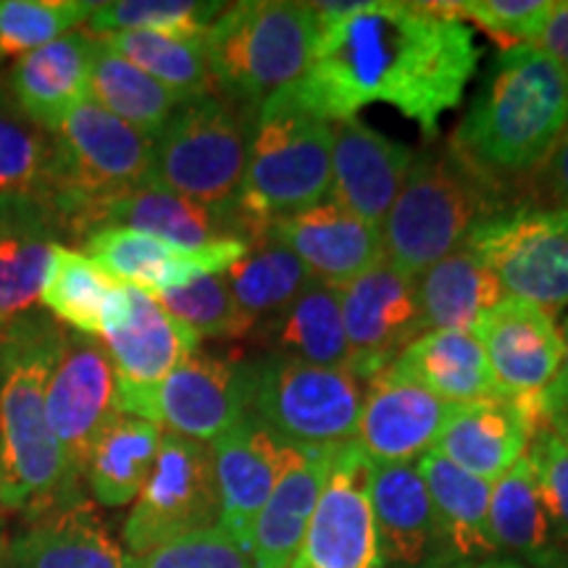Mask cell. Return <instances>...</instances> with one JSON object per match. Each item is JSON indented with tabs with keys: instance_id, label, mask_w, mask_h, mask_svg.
<instances>
[{
	"instance_id": "obj_1",
	"label": "cell",
	"mask_w": 568,
	"mask_h": 568,
	"mask_svg": "<svg viewBox=\"0 0 568 568\" xmlns=\"http://www.w3.org/2000/svg\"><path fill=\"white\" fill-rule=\"evenodd\" d=\"M481 51L474 32L432 3H364L318 27L308 69L268 101L335 124L389 105L435 140L439 119L464 101Z\"/></svg>"
},
{
	"instance_id": "obj_2",
	"label": "cell",
	"mask_w": 568,
	"mask_h": 568,
	"mask_svg": "<svg viewBox=\"0 0 568 568\" xmlns=\"http://www.w3.org/2000/svg\"><path fill=\"white\" fill-rule=\"evenodd\" d=\"M67 329L30 311L0 332V508L27 518L80 503L71 471L45 416V389Z\"/></svg>"
},
{
	"instance_id": "obj_3",
	"label": "cell",
	"mask_w": 568,
	"mask_h": 568,
	"mask_svg": "<svg viewBox=\"0 0 568 568\" xmlns=\"http://www.w3.org/2000/svg\"><path fill=\"white\" fill-rule=\"evenodd\" d=\"M568 126V71L537 45H514L489 63L450 145L503 184L535 172Z\"/></svg>"
},
{
	"instance_id": "obj_4",
	"label": "cell",
	"mask_w": 568,
	"mask_h": 568,
	"mask_svg": "<svg viewBox=\"0 0 568 568\" xmlns=\"http://www.w3.org/2000/svg\"><path fill=\"white\" fill-rule=\"evenodd\" d=\"M506 209H514L506 184L474 169L450 142L414 153L400 195L382 224L387 264L416 280Z\"/></svg>"
},
{
	"instance_id": "obj_5",
	"label": "cell",
	"mask_w": 568,
	"mask_h": 568,
	"mask_svg": "<svg viewBox=\"0 0 568 568\" xmlns=\"http://www.w3.org/2000/svg\"><path fill=\"white\" fill-rule=\"evenodd\" d=\"M316 40L314 3L245 0L224 6L205 32L216 92L258 113L268 98L301 80Z\"/></svg>"
},
{
	"instance_id": "obj_6",
	"label": "cell",
	"mask_w": 568,
	"mask_h": 568,
	"mask_svg": "<svg viewBox=\"0 0 568 568\" xmlns=\"http://www.w3.org/2000/svg\"><path fill=\"white\" fill-rule=\"evenodd\" d=\"M155 140L84 101L53 132V211L88 240L105 205L153 180Z\"/></svg>"
},
{
	"instance_id": "obj_7",
	"label": "cell",
	"mask_w": 568,
	"mask_h": 568,
	"mask_svg": "<svg viewBox=\"0 0 568 568\" xmlns=\"http://www.w3.org/2000/svg\"><path fill=\"white\" fill-rule=\"evenodd\" d=\"M332 193V124L290 105L266 101L255 113L237 211L247 237L274 219L305 211Z\"/></svg>"
},
{
	"instance_id": "obj_8",
	"label": "cell",
	"mask_w": 568,
	"mask_h": 568,
	"mask_svg": "<svg viewBox=\"0 0 568 568\" xmlns=\"http://www.w3.org/2000/svg\"><path fill=\"white\" fill-rule=\"evenodd\" d=\"M253 124L255 111L226 101L219 92L180 105L155 140L153 182L205 209L240 216L237 197Z\"/></svg>"
},
{
	"instance_id": "obj_9",
	"label": "cell",
	"mask_w": 568,
	"mask_h": 568,
	"mask_svg": "<svg viewBox=\"0 0 568 568\" xmlns=\"http://www.w3.org/2000/svg\"><path fill=\"white\" fill-rule=\"evenodd\" d=\"M253 393L255 361L197 351L153 385H116L113 408L209 445L251 414Z\"/></svg>"
},
{
	"instance_id": "obj_10",
	"label": "cell",
	"mask_w": 568,
	"mask_h": 568,
	"mask_svg": "<svg viewBox=\"0 0 568 568\" xmlns=\"http://www.w3.org/2000/svg\"><path fill=\"white\" fill-rule=\"evenodd\" d=\"M366 385L351 368L311 366L266 353L255 361L251 414L297 447H335L355 439Z\"/></svg>"
},
{
	"instance_id": "obj_11",
	"label": "cell",
	"mask_w": 568,
	"mask_h": 568,
	"mask_svg": "<svg viewBox=\"0 0 568 568\" xmlns=\"http://www.w3.org/2000/svg\"><path fill=\"white\" fill-rule=\"evenodd\" d=\"M503 295L556 314L568 305V213L514 205L468 234Z\"/></svg>"
},
{
	"instance_id": "obj_12",
	"label": "cell",
	"mask_w": 568,
	"mask_h": 568,
	"mask_svg": "<svg viewBox=\"0 0 568 568\" xmlns=\"http://www.w3.org/2000/svg\"><path fill=\"white\" fill-rule=\"evenodd\" d=\"M471 335L487 355L497 393L518 408L529 435L552 424L545 397L564 368V335L552 314L506 295L477 318Z\"/></svg>"
},
{
	"instance_id": "obj_13",
	"label": "cell",
	"mask_w": 568,
	"mask_h": 568,
	"mask_svg": "<svg viewBox=\"0 0 568 568\" xmlns=\"http://www.w3.org/2000/svg\"><path fill=\"white\" fill-rule=\"evenodd\" d=\"M219 524V487L213 453L205 443L163 432L153 474L124 524L132 558Z\"/></svg>"
},
{
	"instance_id": "obj_14",
	"label": "cell",
	"mask_w": 568,
	"mask_h": 568,
	"mask_svg": "<svg viewBox=\"0 0 568 568\" xmlns=\"http://www.w3.org/2000/svg\"><path fill=\"white\" fill-rule=\"evenodd\" d=\"M368 485L372 464L361 447L353 439L337 445L293 568H387L376 537Z\"/></svg>"
},
{
	"instance_id": "obj_15",
	"label": "cell",
	"mask_w": 568,
	"mask_h": 568,
	"mask_svg": "<svg viewBox=\"0 0 568 568\" xmlns=\"http://www.w3.org/2000/svg\"><path fill=\"white\" fill-rule=\"evenodd\" d=\"M337 293L351 345L347 368L366 385L424 335L416 284L385 258Z\"/></svg>"
},
{
	"instance_id": "obj_16",
	"label": "cell",
	"mask_w": 568,
	"mask_h": 568,
	"mask_svg": "<svg viewBox=\"0 0 568 568\" xmlns=\"http://www.w3.org/2000/svg\"><path fill=\"white\" fill-rule=\"evenodd\" d=\"M113 393L116 374L105 345L98 337L67 332L45 389V416L71 471L80 479L92 445L116 414Z\"/></svg>"
},
{
	"instance_id": "obj_17",
	"label": "cell",
	"mask_w": 568,
	"mask_h": 568,
	"mask_svg": "<svg viewBox=\"0 0 568 568\" xmlns=\"http://www.w3.org/2000/svg\"><path fill=\"white\" fill-rule=\"evenodd\" d=\"M247 240L232 237L201 251H187L126 226H103L84 240V251L105 274L153 297L184 287L197 276L226 272L247 253Z\"/></svg>"
},
{
	"instance_id": "obj_18",
	"label": "cell",
	"mask_w": 568,
	"mask_h": 568,
	"mask_svg": "<svg viewBox=\"0 0 568 568\" xmlns=\"http://www.w3.org/2000/svg\"><path fill=\"white\" fill-rule=\"evenodd\" d=\"M211 453L219 487V527L251 552L255 518L274 493L290 443L247 414L213 439Z\"/></svg>"
},
{
	"instance_id": "obj_19",
	"label": "cell",
	"mask_w": 568,
	"mask_h": 568,
	"mask_svg": "<svg viewBox=\"0 0 568 568\" xmlns=\"http://www.w3.org/2000/svg\"><path fill=\"white\" fill-rule=\"evenodd\" d=\"M447 410L439 397L385 368L366 382L353 443L372 466L416 464L435 447Z\"/></svg>"
},
{
	"instance_id": "obj_20",
	"label": "cell",
	"mask_w": 568,
	"mask_h": 568,
	"mask_svg": "<svg viewBox=\"0 0 568 568\" xmlns=\"http://www.w3.org/2000/svg\"><path fill=\"white\" fill-rule=\"evenodd\" d=\"M266 234L301 258L311 280L337 290L385 261L382 230L332 197L305 211L274 219L266 226Z\"/></svg>"
},
{
	"instance_id": "obj_21",
	"label": "cell",
	"mask_w": 568,
	"mask_h": 568,
	"mask_svg": "<svg viewBox=\"0 0 568 568\" xmlns=\"http://www.w3.org/2000/svg\"><path fill=\"white\" fill-rule=\"evenodd\" d=\"M414 151L361 119L332 124V201L382 230L400 195Z\"/></svg>"
},
{
	"instance_id": "obj_22",
	"label": "cell",
	"mask_w": 568,
	"mask_h": 568,
	"mask_svg": "<svg viewBox=\"0 0 568 568\" xmlns=\"http://www.w3.org/2000/svg\"><path fill=\"white\" fill-rule=\"evenodd\" d=\"M134 558L111 537L88 500L32 516L6 537L0 568H132Z\"/></svg>"
},
{
	"instance_id": "obj_23",
	"label": "cell",
	"mask_w": 568,
	"mask_h": 568,
	"mask_svg": "<svg viewBox=\"0 0 568 568\" xmlns=\"http://www.w3.org/2000/svg\"><path fill=\"white\" fill-rule=\"evenodd\" d=\"M116 385H153L201 351V337L169 314L153 295L126 284V308L103 332Z\"/></svg>"
},
{
	"instance_id": "obj_24",
	"label": "cell",
	"mask_w": 568,
	"mask_h": 568,
	"mask_svg": "<svg viewBox=\"0 0 568 568\" xmlns=\"http://www.w3.org/2000/svg\"><path fill=\"white\" fill-rule=\"evenodd\" d=\"M335 447L290 445L274 493L255 518L251 537L255 568H293L318 495L329 477Z\"/></svg>"
},
{
	"instance_id": "obj_25",
	"label": "cell",
	"mask_w": 568,
	"mask_h": 568,
	"mask_svg": "<svg viewBox=\"0 0 568 568\" xmlns=\"http://www.w3.org/2000/svg\"><path fill=\"white\" fill-rule=\"evenodd\" d=\"M95 45L90 32H69L13 61L9 98L21 116L51 134L59 130L63 119L88 101Z\"/></svg>"
},
{
	"instance_id": "obj_26",
	"label": "cell",
	"mask_w": 568,
	"mask_h": 568,
	"mask_svg": "<svg viewBox=\"0 0 568 568\" xmlns=\"http://www.w3.org/2000/svg\"><path fill=\"white\" fill-rule=\"evenodd\" d=\"M437 524V560L456 568H466L471 560L485 564L497 552L489 535V495L493 485L471 477L464 468L424 453L416 460Z\"/></svg>"
},
{
	"instance_id": "obj_27",
	"label": "cell",
	"mask_w": 568,
	"mask_h": 568,
	"mask_svg": "<svg viewBox=\"0 0 568 568\" xmlns=\"http://www.w3.org/2000/svg\"><path fill=\"white\" fill-rule=\"evenodd\" d=\"M529 439V426L514 403L487 397L450 406L432 450L493 485L518 458H524Z\"/></svg>"
},
{
	"instance_id": "obj_28",
	"label": "cell",
	"mask_w": 568,
	"mask_h": 568,
	"mask_svg": "<svg viewBox=\"0 0 568 568\" xmlns=\"http://www.w3.org/2000/svg\"><path fill=\"white\" fill-rule=\"evenodd\" d=\"M368 500L387 566L424 568L437 560L435 510L416 464L372 466Z\"/></svg>"
},
{
	"instance_id": "obj_29",
	"label": "cell",
	"mask_w": 568,
	"mask_h": 568,
	"mask_svg": "<svg viewBox=\"0 0 568 568\" xmlns=\"http://www.w3.org/2000/svg\"><path fill=\"white\" fill-rule=\"evenodd\" d=\"M103 226H126V230L159 237L163 243L187 247V251H201V247L224 243L232 237L247 240L245 224L240 216H226V213L205 209V205L190 201V197L174 193V190L153 180L105 205L95 222V232Z\"/></svg>"
},
{
	"instance_id": "obj_30",
	"label": "cell",
	"mask_w": 568,
	"mask_h": 568,
	"mask_svg": "<svg viewBox=\"0 0 568 568\" xmlns=\"http://www.w3.org/2000/svg\"><path fill=\"white\" fill-rule=\"evenodd\" d=\"M63 232L45 205H9L0 216V332L40 301L51 253Z\"/></svg>"
},
{
	"instance_id": "obj_31",
	"label": "cell",
	"mask_w": 568,
	"mask_h": 568,
	"mask_svg": "<svg viewBox=\"0 0 568 568\" xmlns=\"http://www.w3.org/2000/svg\"><path fill=\"white\" fill-rule=\"evenodd\" d=\"M387 368L447 406L500 397L487 355L471 332H424Z\"/></svg>"
},
{
	"instance_id": "obj_32",
	"label": "cell",
	"mask_w": 568,
	"mask_h": 568,
	"mask_svg": "<svg viewBox=\"0 0 568 568\" xmlns=\"http://www.w3.org/2000/svg\"><path fill=\"white\" fill-rule=\"evenodd\" d=\"M489 535L497 552L527 560L537 568H560V537L545 506L535 466L524 453L514 466L493 481L489 495Z\"/></svg>"
},
{
	"instance_id": "obj_33",
	"label": "cell",
	"mask_w": 568,
	"mask_h": 568,
	"mask_svg": "<svg viewBox=\"0 0 568 568\" xmlns=\"http://www.w3.org/2000/svg\"><path fill=\"white\" fill-rule=\"evenodd\" d=\"M40 301L77 335L103 337L124 316L126 284L105 274L88 253L55 245Z\"/></svg>"
},
{
	"instance_id": "obj_34",
	"label": "cell",
	"mask_w": 568,
	"mask_h": 568,
	"mask_svg": "<svg viewBox=\"0 0 568 568\" xmlns=\"http://www.w3.org/2000/svg\"><path fill=\"white\" fill-rule=\"evenodd\" d=\"M424 332H471L477 318L503 301V290L485 258L464 243L416 280Z\"/></svg>"
},
{
	"instance_id": "obj_35",
	"label": "cell",
	"mask_w": 568,
	"mask_h": 568,
	"mask_svg": "<svg viewBox=\"0 0 568 568\" xmlns=\"http://www.w3.org/2000/svg\"><path fill=\"white\" fill-rule=\"evenodd\" d=\"M161 437V426L116 410L92 445L84 466L92 497L105 508H122L138 500L153 474Z\"/></svg>"
},
{
	"instance_id": "obj_36",
	"label": "cell",
	"mask_w": 568,
	"mask_h": 568,
	"mask_svg": "<svg viewBox=\"0 0 568 568\" xmlns=\"http://www.w3.org/2000/svg\"><path fill=\"white\" fill-rule=\"evenodd\" d=\"M268 353L287 355L311 366L347 368V345L343 308L337 287L311 280L308 287L290 303V308L261 329Z\"/></svg>"
},
{
	"instance_id": "obj_37",
	"label": "cell",
	"mask_w": 568,
	"mask_h": 568,
	"mask_svg": "<svg viewBox=\"0 0 568 568\" xmlns=\"http://www.w3.org/2000/svg\"><path fill=\"white\" fill-rule=\"evenodd\" d=\"M234 301L253 324V335L290 308V303L311 284L308 268L272 234H258L247 253L224 272Z\"/></svg>"
},
{
	"instance_id": "obj_38",
	"label": "cell",
	"mask_w": 568,
	"mask_h": 568,
	"mask_svg": "<svg viewBox=\"0 0 568 568\" xmlns=\"http://www.w3.org/2000/svg\"><path fill=\"white\" fill-rule=\"evenodd\" d=\"M88 101L151 140L161 138L169 119L180 109L172 92L163 90L153 77L111 51L103 40H98L95 55H92Z\"/></svg>"
},
{
	"instance_id": "obj_39",
	"label": "cell",
	"mask_w": 568,
	"mask_h": 568,
	"mask_svg": "<svg viewBox=\"0 0 568 568\" xmlns=\"http://www.w3.org/2000/svg\"><path fill=\"white\" fill-rule=\"evenodd\" d=\"M51 201L53 134L21 116L0 90V209L45 205L53 211Z\"/></svg>"
},
{
	"instance_id": "obj_40",
	"label": "cell",
	"mask_w": 568,
	"mask_h": 568,
	"mask_svg": "<svg viewBox=\"0 0 568 568\" xmlns=\"http://www.w3.org/2000/svg\"><path fill=\"white\" fill-rule=\"evenodd\" d=\"M111 51L134 63L148 77H153L163 90L172 92L174 101L184 105L216 95L205 38H174L153 32H119L105 34Z\"/></svg>"
},
{
	"instance_id": "obj_41",
	"label": "cell",
	"mask_w": 568,
	"mask_h": 568,
	"mask_svg": "<svg viewBox=\"0 0 568 568\" xmlns=\"http://www.w3.org/2000/svg\"><path fill=\"white\" fill-rule=\"evenodd\" d=\"M222 11L224 3H197V0H116V3H98L88 21V32L92 38L119 32L205 38Z\"/></svg>"
},
{
	"instance_id": "obj_42",
	"label": "cell",
	"mask_w": 568,
	"mask_h": 568,
	"mask_svg": "<svg viewBox=\"0 0 568 568\" xmlns=\"http://www.w3.org/2000/svg\"><path fill=\"white\" fill-rule=\"evenodd\" d=\"M90 0H0V59H21L90 21Z\"/></svg>"
},
{
	"instance_id": "obj_43",
	"label": "cell",
	"mask_w": 568,
	"mask_h": 568,
	"mask_svg": "<svg viewBox=\"0 0 568 568\" xmlns=\"http://www.w3.org/2000/svg\"><path fill=\"white\" fill-rule=\"evenodd\" d=\"M155 301L169 314L187 324L201 339H245L253 337L255 332L234 301L224 272L197 276L184 287L155 295Z\"/></svg>"
},
{
	"instance_id": "obj_44",
	"label": "cell",
	"mask_w": 568,
	"mask_h": 568,
	"mask_svg": "<svg viewBox=\"0 0 568 568\" xmlns=\"http://www.w3.org/2000/svg\"><path fill=\"white\" fill-rule=\"evenodd\" d=\"M439 13L456 19H471L487 34L500 42V51L514 45H535L545 21L550 0H458V3H432Z\"/></svg>"
},
{
	"instance_id": "obj_45",
	"label": "cell",
	"mask_w": 568,
	"mask_h": 568,
	"mask_svg": "<svg viewBox=\"0 0 568 568\" xmlns=\"http://www.w3.org/2000/svg\"><path fill=\"white\" fill-rule=\"evenodd\" d=\"M132 568H255L251 552L219 527L193 531L134 558Z\"/></svg>"
},
{
	"instance_id": "obj_46",
	"label": "cell",
	"mask_w": 568,
	"mask_h": 568,
	"mask_svg": "<svg viewBox=\"0 0 568 568\" xmlns=\"http://www.w3.org/2000/svg\"><path fill=\"white\" fill-rule=\"evenodd\" d=\"M527 458L535 466L539 493L556 524L560 542H568V439L556 424L542 426L529 439Z\"/></svg>"
},
{
	"instance_id": "obj_47",
	"label": "cell",
	"mask_w": 568,
	"mask_h": 568,
	"mask_svg": "<svg viewBox=\"0 0 568 568\" xmlns=\"http://www.w3.org/2000/svg\"><path fill=\"white\" fill-rule=\"evenodd\" d=\"M529 176L535 180V195L539 197L531 205L568 213V126L552 145V151L545 155V161Z\"/></svg>"
},
{
	"instance_id": "obj_48",
	"label": "cell",
	"mask_w": 568,
	"mask_h": 568,
	"mask_svg": "<svg viewBox=\"0 0 568 568\" xmlns=\"http://www.w3.org/2000/svg\"><path fill=\"white\" fill-rule=\"evenodd\" d=\"M535 45L568 71V0L566 3H552L550 17L545 21Z\"/></svg>"
},
{
	"instance_id": "obj_49",
	"label": "cell",
	"mask_w": 568,
	"mask_h": 568,
	"mask_svg": "<svg viewBox=\"0 0 568 568\" xmlns=\"http://www.w3.org/2000/svg\"><path fill=\"white\" fill-rule=\"evenodd\" d=\"M560 335H564V368H560L558 382L550 387L548 397H545V400H548V410L556 408L558 403L568 400V318L564 322V326H560Z\"/></svg>"
},
{
	"instance_id": "obj_50",
	"label": "cell",
	"mask_w": 568,
	"mask_h": 568,
	"mask_svg": "<svg viewBox=\"0 0 568 568\" xmlns=\"http://www.w3.org/2000/svg\"><path fill=\"white\" fill-rule=\"evenodd\" d=\"M550 416H552V424H556L558 429L564 432V437L568 439V400L558 403V406L550 410Z\"/></svg>"
},
{
	"instance_id": "obj_51",
	"label": "cell",
	"mask_w": 568,
	"mask_h": 568,
	"mask_svg": "<svg viewBox=\"0 0 568 568\" xmlns=\"http://www.w3.org/2000/svg\"><path fill=\"white\" fill-rule=\"evenodd\" d=\"M468 568H529V566L518 564V560H495V558H489V560H485V564L468 566Z\"/></svg>"
},
{
	"instance_id": "obj_52",
	"label": "cell",
	"mask_w": 568,
	"mask_h": 568,
	"mask_svg": "<svg viewBox=\"0 0 568 568\" xmlns=\"http://www.w3.org/2000/svg\"><path fill=\"white\" fill-rule=\"evenodd\" d=\"M424 568H456V566L443 564V560H432V564H429V566H424Z\"/></svg>"
},
{
	"instance_id": "obj_53",
	"label": "cell",
	"mask_w": 568,
	"mask_h": 568,
	"mask_svg": "<svg viewBox=\"0 0 568 568\" xmlns=\"http://www.w3.org/2000/svg\"><path fill=\"white\" fill-rule=\"evenodd\" d=\"M3 548H6V537H3V518H0V556H3Z\"/></svg>"
},
{
	"instance_id": "obj_54",
	"label": "cell",
	"mask_w": 568,
	"mask_h": 568,
	"mask_svg": "<svg viewBox=\"0 0 568 568\" xmlns=\"http://www.w3.org/2000/svg\"><path fill=\"white\" fill-rule=\"evenodd\" d=\"M0 216H3V209H0Z\"/></svg>"
}]
</instances>
